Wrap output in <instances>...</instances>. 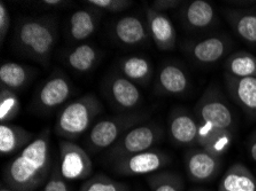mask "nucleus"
<instances>
[{"label":"nucleus","instance_id":"obj_26","mask_svg":"<svg viewBox=\"0 0 256 191\" xmlns=\"http://www.w3.org/2000/svg\"><path fill=\"white\" fill-rule=\"evenodd\" d=\"M224 76L234 78L256 77V56L250 52H234L228 55L223 64Z\"/></svg>","mask_w":256,"mask_h":191},{"label":"nucleus","instance_id":"obj_35","mask_svg":"<svg viewBox=\"0 0 256 191\" xmlns=\"http://www.w3.org/2000/svg\"><path fill=\"white\" fill-rule=\"evenodd\" d=\"M247 150L252 159L256 163V130L250 134L247 140Z\"/></svg>","mask_w":256,"mask_h":191},{"label":"nucleus","instance_id":"obj_37","mask_svg":"<svg viewBox=\"0 0 256 191\" xmlns=\"http://www.w3.org/2000/svg\"><path fill=\"white\" fill-rule=\"evenodd\" d=\"M0 191H16V190L12 189L10 187L6 186V185H2V188H0Z\"/></svg>","mask_w":256,"mask_h":191},{"label":"nucleus","instance_id":"obj_32","mask_svg":"<svg viewBox=\"0 0 256 191\" xmlns=\"http://www.w3.org/2000/svg\"><path fill=\"white\" fill-rule=\"evenodd\" d=\"M44 191H72L67 181L61 175L59 165L53 167L51 175H50L48 180L46 181Z\"/></svg>","mask_w":256,"mask_h":191},{"label":"nucleus","instance_id":"obj_23","mask_svg":"<svg viewBox=\"0 0 256 191\" xmlns=\"http://www.w3.org/2000/svg\"><path fill=\"white\" fill-rule=\"evenodd\" d=\"M99 26V18L94 9H78L69 18L68 32L72 40L82 42L91 38Z\"/></svg>","mask_w":256,"mask_h":191},{"label":"nucleus","instance_id":"obj_3","mask_svg":"<svg viewBox=\"0 0 256 191\" xmlns=\"http://www.w3.org/2000/svg\"><path fill=\"white\" fill-rule=\"evenodd\" d=\"M104 105L94 94H85L72 101L60 111L54 132L64 140H75L88 132Z\"/></svg>","mask_w":256,"mask_h":191},{"label":"nucleus","instance_id":"obj_25","mask_svg":"<svg viewBox=\"0 0 256 191\" xmlns=\"http://www.w3.org/2000/svg\"><path fill=\"white\" fill-rule=\"evenodd\" d=\"M120 71L134 84L147 85L152 79L153 65L144 56H126L120 62Z\"/></svg>","mask_w":256,"mask_h":191},{"label":"nucleus","instance_id":"obj_6","mask_svg":"<svg viewBox=\"0 0 256 191\" xmlns=\"http://www.w3.org/2000/svg\"><path fill=\"white\" fill-rule=\"evenodd\" d=\"M194 116L201 123L210 124L222 130L234 133L236 130V116L226 97L216 86L206 89L194 107Z\"/></svg>","mask_w":256,"mask_h":191},{"label":"nucleus","instance_id":"obj_11","mask_svg":"<svg viewBox=\"0 0 256 191\" xmlns=\"http://www.w3.org/2000/svg\"><path fill=\"white\" fill-rule=\"evenodd\" d=\"M186 173L190 180L202 183L214 180L222 169V157L200 147H192L185 154Z\"/></svg>","mask_w":256,"mask_h":191},{"label":"nucleus","instance_id":"obj_34","mask_svg":"<svg viewBox=\"0 0 256 191\" xmlns=\"http://www.w3.org/2000/svg\"><path fill=\"white\" fill-rule=\"evenodd\" d=\"M182 3L183 1H180V0H155L150 5V8L158 11V13L166 14V11L178 8L182 6Z\"/></svg>","mask_w":256,"mask_h":191},{"label":"nucleus","instance_id":"obj_8","mask_svg":"<svg viewBox=\"0 0 256 191\" xmlns=\"http://www.w3.org/2000/svg\"><path fill=\"white\" fill-rule=\"evenodd\" d=\"M59 170L66 181L85 180L93 171V163L86 150L70 140L59 142Z\"/></svg>","mask_w":256,"mask_h":191},{"label":"nucleus","instance_id":"obj_2","mask_svg":"<svg viewBox=\"0 0 256 191\" xmlns=\"http://www.w3.org/2000/svg\"><path fill=\"white\" fill-rule=\"evenodd\" d=\"M14 42L22 55L48 65L58 42V24L52 17L22 18L15 29Z\"/></svg>","mask_w":256,"mask_h":191},{"label":"nucleus","instance_id":"obj_30","mask_svg":"<svg viewBox=\"0 0 256 191\" xmlns=\"http://www.w3.org/2000/svg\"><path fill=\"white\" fill-rule=\"evenodd\" d=\"M80 191H130V187L104 174H96L88 179Z\"/></svg>","mask_w":256,"mask_h":191},{"label":"nucleus","instance_id":"obj_19","mask_svg":"<svg viewBox=\"0 0 256 191\" xmlns=\"http://www.w3.org/2000/svg\"><path fill=\"white\" fill-rule=\"evenodd\" d=\"M234 142V133L222 130L210 124L199 122L198 147L222 157L230 149Z\"/></svg>","mask_w":256,"mask_h":191},{"label":"nucleus","instance_id":"obj_15","mask_svg":"<svg viewBox=\"0 0 256 191\" xmlns=\"http://www.w3.org/2000/svg\"><path fill=\"white\" fill-rule=\"evenodd\" d=\"M146 17L150 38L156 47L164 52H170L176 48L177 31L166 14L158 13L150 8V6H146Z\"/></svg>","mask_w":256,"mask_h":191},{"label":"nucleus","instance_id":"obj_12","mask_svg":"<svg viewBox=\"0 0 256 191\" xmlns=\"http://www.w3.org/2000/svg\"><path fill=\"white\" fill-rule=\"evenodd\" d=\"M108 99L116 108L131 112L142 101V94L138 85L128 79L122 73L110 76L104 85Z\"/></svg>","mask_w":256,"mask_h":191},{"label":"nucleus","instance_id":"obj_31","mask_svg":"<svg viewBox=\"0 0 256 191\" xmlns=\"http://www.w3.org/2000/svg\"><path fill=\"white\" fill-rule=\"evenodd\" d=\"M85 3L96 11L104 13H122L132 7L134 1L131 0H88Z\"/></svg>","mask_w":256,"mask_h":191},{"label":"nucleus","instance_id":"obj_18","mask_svg":"<svg viewBox=\"0 0 256 191\" xmlns=\"http://www.w3.org/2000/svg\"><path fill=\"white\" fill-rule=\"evenodd\" d=\"M113 33L116 40L129 47L145 44L150 37L147 22H144L140 17L132 15L124 16L116 21Z\"/></svg>","mask_w":256,"mask_h":191},{"label":"nucleus","instance_id":"obj_7","mask_svg":"<svg viewBox=\"0 0 256 191\" xmlns=\"http://www.w3.org/2000/svg\"><path fill=\"white\" fill-rule=\"evenodd\" d=\"M234 41L226 34H212L198 40L188 41L184 46L186 55L200 67H212L228 56Z\"/></svg>","mask_w":256,"mask_h":191},{"label":"nucleus","instance_id":"obj_14","mask_svg":"<svg viewBox=\"0 0 256 191\" xmlns=\"http://www.w3.org/2000/svg\"><path fill=\"white\" fill-rule=\"evenodd\" d=\"M180 17L185 29L192 32L209 30L218 22L215 7L206 0H193L185 3L180 10Z\"/></svg>","mask_w":256,"mask_h":191},{"label":"nucleus","instance_id":"obj_20","mask_svg":"<svg viewBox=\"0 0 256 191\" xmlns=\"http://www.w3.org/2000/svg\"><path fill=\"white\" fill-rule=\"evenodd\" d=\"M226 17L236 36L246 44L256 46V7L228 9Z\"/></svg>","mask_w":256,"mask_h":191},{"label":"nucleus","instance_id":"obj_17","mask_svg":"<svg viewBox=\"0 0 256 191\" xmlns=\"http://www.w3.org/2000/svg\"><path fill=\"white\" fill-rule=\"evenodd\" d=\"M158 89L166 95L183 96L191 89V79L183 67L166 63L158 71Z\"/></svg>","mask_w":256,"mask_h":191},{"label":"nucleus","instance_id":"obj_10","mask_svg":"<svg viewBox=\"0 0 256 191\" xmlns=\"http://www.w3.org/2000/svg\"><path fill=\"white\" fill-rule=\"evenodd\" d=\"M169 163L168 154L160 149H150L120 159L114 163V169L123 175H150Z\"/></svg>","mask_w":256,"mask_h":191},{"label":"nucleus","instance_id":"obj_5","mask_svg":"<svg viewBox=\"0 0 256 191\" xmlns=\"http://www.w3.org/2000/svg\"><path fill=\"white\" fill-rule=\"evenodd\" d=\"M164 138V128L153 122L142 123L128 131L110 149L108 158L115 163L131 155L154 149Z\"/></svg>","mask_w":256,"mask_h":191},{"label":"nucleus","instance_id":"obj_28","mask_svg":"<svg viewBox=\"0 0 256 191\" xmlns=\"http://www.w3.org/2000/svg\"><path fill=\"white\" fill-rule=\"evenodd\" d=\"M150 191H184L185 183L180 174L161 172L148 175L147 178Z\"/></svg>","mask_w":256,"mask_h":191},{"label":"nucleus","instance_id":"obj_13","mask_svg":"<svg viewBox=\"0 0 256 191\" xmlns=\"http://www.w3.org/2000/svg\"><path fill=\"white\" fill-rule=\"evenodd\" d=\"M169 134L178 146L198 147L199 120L184 108H177L169 115Z\"/></svg>","mask_w":256,"mask_h":191},{"label":"nucleus","instance_id":"obj_33","mask_svg":"<svg viewBox=\"0 0 256 191\" xmlns=\"http://www.w3.org/2000/svg\"><path fill=\"white\" fill-rule=\"evenodd\" d=\"M10 29V10L5 5V2L0 1V41L2 45L6 40L7 34Z\"/></svg>","mask_w":256,"mask_h":191},{"label":"nucleus","instance_id":"obj_9","mask_svg":"<svg viewBox=\"0 0 256 191\" xmlns=\"http://www.w3.org/2000/svg\"><path fill=\"white\" fill-rule=\"evenodd\" d=\"M74 93L70 79L61 71L52 73L36 93L34 105L40 111L50 112L64 105Z\"/></svg>","mask_w":256,"mask_h":191},{"label":"nucleus","instance_id":"obj_29","mask_svg":"<svg viewBox=\"0 0 256 191\" xmlns=\"http://www.w3.org/2000/svg\"><path fill=\"white\" fill-rule=\"evenodd\" d=\"M21 110V101L18 93L6 87H0V122L7 124L16 118Z\"/></svg>","mask_w":256,"mask_h":191},{"label":"nucleus","instance_id":"obj_24","mask_svg":"<svg viewBox=\"0 0 256 191\" xmlns=\"http://www.w3.org/2000/svg\"><path fill=\"white\" fill-rule=\"evenodd\" d=\"M34 75V69L28 65L6 62L0 67V85L18 93L28 86Z\"/></svg>","mask_w":256,"mask_h":191},{"label":"nucleus","instance_id":"obj_4","mask_svg":"<svg viewBox=\"0 0 256 191\" xmlns=\"http://www.w3.org/2000/svg\"><path fill=\"white\" fill-rule=\"evenodd\" d=\"M150 117L148 112L131 111L99 120L88 132L85 146L93 154L110 149L128 131L146 123Z\"/></svg>","mask_w":256,"mask_h":191},{"label":"nucleus","instance_id":"obj_1","mask_svg":"<svg viewBox=\"0 0 256 191\" xmlns=\"http://www.w3.org/2000/svg\"><path fill=\"white\" fill-rule=\"evenodd\" d=\"M51 130L45 128L4 170L6 186L16 191H34L51 175Z\"/></svg>","mask_w":256,"mask_h":191},{"label":"nucleus","instance_id":"obj_22","mask_svg":"<svg viewBox=\"0 0 256 191\" xmlns=\"http://www.w3.org/2000/svg\"><path fill=\"white\" fill-rule=\"evenodd\" d=\"M218 191H256V175L242 163L232 164L220 179Z\"/></svg>","mask_w":256,"mask_h":191},{"label":"nucleus","instance_id":"obj_27","mask_svg":"<svg viewBox=\"0 0 256 191\" xmlns=\"http://www.w3.org/2000/svg\"><path fill=\"white\" fill-rule=\"evenodd\" d=\"M100 60L99 49L91 44H80L66 57L69 68L80 73L92 71Z\"/></svg>","mask_w":256,"mask_h":191},{"label":"nucleus","instance_id":"obj_36","mask_svg":"<svg viewBox=\"0 0 256 191\" xmlns=\"http://www.w3.org/2000/svg\"><path fill=\"white\" fill-rule=\"evenodd\" d=\"M68 1H64V0H44V1H40V5L46 7V8H62V7L67 6Z\"/></svg>","mask_w":256,"mask_h":191},{"label":"nucleus","instance_id":"obj_16","mask_svg":"<svg viewBox=\"0 0 256 191\" xmlns=\"http://www.w3.org/2000/svg\"><path fill=\"white\" fill-rule=\"evenodd\" d=\"M228 94L236 104L252 118H256V77L224 76Z\"/></svg>","mask_w":256,"mask_h":191},{"label":"nucleus","instance_id":"obj_21","mask_svg":"<svg viewBox=\"0 0 256 191\" xmlns=\"http://www.w3.org/2000/svg\"><path fill=\"white\" fill-rule=\"evenodd\" d=\"M36 138L32 132L18 125H0V153L2 156L18 154Z\"/></svg>","mask_w":256,"mask_h":191},{"label":"nucleus","instance_id":"obj_38","mask_svg":"<svg viewBox=\"0 0 256 191\" xmlns=\"http://www.w3.org/2000/svg\"><path fill=\"white\" fill-rule=\"evenodd\" d=\"M192 191H209V190H207V189H200V188H198V189H194V190H192Z\"/></svg>","mask_w":256,"mask_h":191}]
</instances>
